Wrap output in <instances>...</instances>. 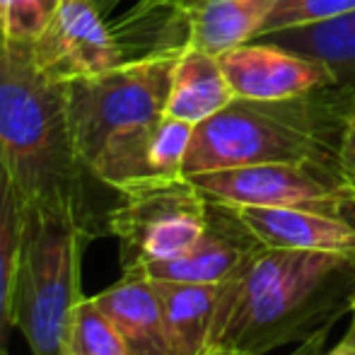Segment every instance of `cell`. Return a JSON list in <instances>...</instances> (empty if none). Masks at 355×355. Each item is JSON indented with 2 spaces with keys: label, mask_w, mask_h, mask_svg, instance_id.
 Wrapping results in <instances>:
<instances>
[{
  "label": "cell",
  "mask_w": 355,
  "mask_h": 355,
  "mask_svg": "<svg viewBox=\"0 0 355 355\" xmlns=\"http://www.w3.org/2000/svg\"><path fill=\"white\" fill-rule=\"evenodd\" d=\"M0 162L27 211L73 220L92 239L107 234L119 193L85 167L66 83L39 66L32 44L0 42Z\"/></svg>",
  "instance_id": "obj_1"
},
{
  "label": "cell",
  "mask_w": 355,
  "mask_h": 355,
  "mask_svg": "<svg viewBox=\"0 0 355 355\" xmlns=\"http://www.w3.org/2000/svg\"><path fill=\"white\" fill-rule=\"evenodd\" d=\"M355 257L261 247L218 290L208 348L266 355L302 343L351 312Z\"/></svg>",
  "instance_id": "obj_2"
},
{
  "label": "cell",
  "mask_w": 355,
  "mask_h": 355,
  "mask_svg": "<svg viewBox=\"0 0 355 355\" xmlns=\"http://www.w3.org/2000/svg\"><path fill=\"white\" fill-rule=\"evenodd\" d=\"M355 97L338 85L293 99L234 97L225 109L193 126L184 177L268 162H314L338 167Z\"/></svg>",
  "instance_id": "obj_3"
},
{
  "label": "cell",
  "mask_w": 355,
  "mask_h": 355,
  "mask_svg": "<svg viewBox=\"0 0 355 355\" xmlns=\"http://www.w3.org/2000/svg\"><path fill=\"white\" fill-rule=\"evenodd\" d=\"M179 51L128 58L121 66L66 83L68 116L85 167L114 191L145 179L150 141L167 116V99Z\"/></svg>",
  "instance_id": "obj_4"
},
{
  "label": "cell",
  "mask_w": 355,
  "mask_h": 355,
  "mask_svg": "<svg viewBox=\"0 0 355 355\" xmlns=\"http://www.w3.org/2000/svg\"><path fill=\"white\" fill-rule=\"evenodd\" d=\"M92 242L80 225L51 213L27 211L12 293V327L32 355H66L68 327L80 293V263Z\"/></svg>",
  "instance_id": "obj_5"
},
{
  "label": "cell",
  "mask_w": 355,
  "mask_h": 355,
  "mask_svg": "<svg viewBox=\"0 0 355 355\" xmlns=\"http://www.w3.org/2000/svg\"><path fill=\"white\" fill-rule=\"evenodd\" d=\"M208 225V198L189 177L145 179L119 191L107 234L121 244V268L187 254Z\"/></svg>",
  "instance_id": "obj_6"
},
{
  "label": "cell",
  "mask_w": 355,
  "mask_h": 355,
  "mask_svg": "<svg viewBox=\"0 0 355 355\" xmlns=\"http://www.w3.org/2000/svg\"><path fill=\"white\" fill-rule=\"evenodd\" d=\"M203 196L234 208H309L355 223V187L338 167L314 162H268L189 177Z\"/></svg>",
  "instance_id": "obj_7"
},
{
  "label": "cell",
  "mask_w": 355,
  "mask_h": 355,
  "mask_svg": "<svg viewBox=\"0 0 355 355\" xmlns=\"http://www.w3.org/2000/svg\"><path fill=\"white\" fill-rule=\"evenodd\" d=\"M32 46L39 66L63 83L128 61L97 0H58L46 32Z\"/></svg>",
  "instance_id": "obj_8"
},
{
  "label": "cell",
  "mask_w": 355,
  "mask_h": 355,
  "mask_svg": "<svg viewBox=\"0 0 355 355\" xmlns=\"http://www.w3.org/2000/svg\"><path fill=\"white\" fill-rule=\"evenodd\" d=\"M218 58L234 97L242 99H293L336 85V75L324 61L273 42L254 39Z\"/></svg>",
  "instance_id": "obj_9"
},
{
  "label": "cell",
  "mask_w": 355,
  "mask_h": 355,
  "mask_svg": "<svg viewBox=\"0 0 355 355\" xmlns=\"http://www.w3.org/2000/svg\"><path fill=\"white\" fill-rule=\"evenodd\" d=\"M261 247L263 244L239 218L237 208L208 198V225L201 239L182 257L145 263L136 271H143L155 281L220 285L232 278L239 266Z\"/></svg>",
  "instance_id": "obj_10"
},
{
  "label": "cell",
  "mask_w": 355,
  "mask_h": 355,
  "mask_svg": "<svg viewBox=\"0 0 355 355\" xmlns=\"http://www.w3.org/2000/svg\"><path fill=\"white\" fill-rule=\"evenodd\" d=\"M237 213L263 247L355 257V223L341 215L266 206H244Z\"/></svg>",
  "instance_id": "obj_11"
},
{
  "label": "cell",
  "mask_w": 355,
  "mask_h": 355,
  "mask_svg": "<svg viewBox=\"0 0 355 355\" xmlns=\"http://www.w3.org/2000/svg\"><path fill=\"white\" fill-rule=\"evenodd\" d=\"M119 329L131 355H169L162 302L155 281L143 271H123L121 281L94 295Z\"/></svg>",
  "instance_id": "obj_12"
},
{
  "label": "cell",
  "mask_w": 355,
  "mask_h": 355,
  "mask_svg": "<svg viewBox=\"0 0 355 355\" xmlns=\"http://www.w3.org/2000/svg\"><path fill=\"white\" fill-rule=\"evenodd\" d=\"M234 99L220 58L196 46H184L172 73L167 116L187 123H201Z\"/></svg>",
  "instance_id": "obj_13"
},
{
  "label": "cell",
  "mask_w": 355,
  "mask_h": 355,
  "mask_svg": "<svg viewBox=\"0 0 355 355\" xmlns=\"http://www.w3.org/2000/svg\"><path fill=\"white\" fill-rule=\"evenodd\" d=\"M208 0H138L112 24L128 58L182 51L189 42V12Z\"/></svg>",
  "instance_id": "obj_14"
},
{
  "label": "cell",
  "mask_w": 355,
  "mask_h": 355,
  "mask_svg": "<svg viewBox=\"0 0 355 355\" xmlns=\"http://www.w3.org/2000/svg\"><path fill=\"white\" fill-rule=\"evenodd\" d=\"M155 281V278H153ZM162 302L169 355H203L211 341L220 285L155 281Z\"/></svg>",
  "instance_id": "obj_15"
},
{
  "label": "cell",
  "mask_w": 355,
  "mask_h": 355,
  "mask_svg": "<svg viewBox=\"0 0 355 355\" xmlns=\"http://www.w3.org/2000/svg\"><path fill=\"white\" fill-rule=\"evenodd\" d=\"M278 0H208L189 12V42L213 56H223L259 37Z\"/></svg>",
  "instance_id": "obj_16"
},
{
  "label": "cell",
  "mask_w": 355,
  "mask_h": 355,
  "mask_svg": "<svg viewBox=\"0 0 355 355\" xmlns=\"http://www.w3.org/2000/svg\"><path fill=\"white\" fill-rule=\"evenodd\" d=\"M259 42L281 44L285 49L324 61L336 75L338 87L355 97V12L268 32L259 37Z\"/></svg>",
  "instance_id": "obj_17"
},
{
  "label": "cell",
  "mask_w": 355,
  "mask_h": 355,
  "mask_svg": "<svg viewBox=\"0 0 355 355\" xmlns=\"http://www.w3.org/2000/svg\"><path fill=\"white\" fill-rule=\"evenodd\" d=\"M27 206L17 184L0 162V355H10V331H12V293L17 278L19 252Z\"/></svg>",
  "instance_id": "obj_18"
},
{
  "label": "cell",
  "mask_w": 355,
  "mask_h": 355,
  "mask_svg": "<svg viewBox=\"0 0 355 355\" xmlns=\"http://www.w3.org/2000/svg\"><path fill=\"white\" fill-rule=\"evenodd\" d=\"M66 355H128L119 329L94 297H83L75 304Z\"/></svg>",
  "instance_id": "obj_19"
},
{
  "label": "cell",
  "mask_w": 355,
  "mask_h": 355,
  "mask_svg": "<svg viewBox=\"0 0 355 355\" xmlns=\"http://www.w3.org/2000/svg\"><path fill=\"white\" fill-rule=\"evenodd\" d=\"M58 0H0V42L37 44Z\"/></svg>",
  "instance_id": "obj_20"
},
{
  "label": "cell",
  "mask_w": 355,
  "mask_h": 355,
  "mask_svg": "<svg viewBox=\"0 0 355 355\" xmlns=\"http://www.w3.org/2000/svg\"><path fill=\"white\" fill-rule=\"evenodd\" d=\"M193 136V123L164 116L150 141V169L155 177H184V159Z\"/></svg>",
  "instance_id": "obj_21"
},
{
  "label": "cell",
  "mask_w": 355,
  "mask_h": 355,
  "mask_svg": "<svg viewBox=\"0 0 355 355\" xmlns=\"http://www.w3.org/2000/svg\"><path fill=\"white\" fill-rule=\"evenodd\" d=\"M348 12H355V0H278L268 19L263 22L259 37L268 32H278V29L341 17Z\"/></svg>",
  "instance_id": "obj_22"
},
{
  "label": "cell",
  "mask_w": 355,
  "mask_h": 355,
  "mask_svg": "<svg viewBox=\"0 0 355 355\" xmlns=\"http://www.w3.org/2000/svg\"><path fill=\"white\" fill-rule=\"evenodd\" d=\"M338 164H341V172L348 177V182L355 187V114L348 119L346 131H343L341 153H338Z\"/></svg>",
  "instance_id": "obj_23"
},
{
  "label": "cell",
  "mask_w": 355,
  "mask_h": 355,
  "mask_svg": "<svg viewBox=\"0 0 355 355\" xmlns=\"http://www.w3.org/2000/svg\"><path fill=\"white\" fill-rule=\"evenodd\" d=\"M329 331L331 329H322L319 334H314V336H309L307 341L297 343V348H295L290 355H322L324 351V341L329 338Z\"/></svg>",
  "instance_id": "obj_24"
},
{
  "label": "cell",
  "mask_w": 355,
  "mask_h": 355,
  "mask_svg": "<svg viewBox=\"0 0 355 355\" xmlns=\"http://www.w3.org/2000/svg\"><path fill=\"white\" fill-rule=\"evenodd\" d=\"M322 355H355V327H351L348 336L343 338V341L338 343L331 353H322Z\"/></svg>",
  "instance_id": "obj_25"
},
{
  "label": "cell",
  "mask_w": 355,
  "mask_h": 355,
  "mask_svg": "<svg viewBox=\"0 0 355 355\" xmlns=\"http://www.w3.org/2000/svg\"><path fill=\"white\" fill-rule=\"evenodd\" d=\"M121 3H123V0H97V5H99V10L104 12V17H107V15H112Z\"/></svg>",
  "instance_id": "obj_26"
},
{
  "label": "cell",
  "mask_w": 355,
  "mask_h": 355,
  "mask_svg": "<svg viewBox=\"0 0 355 355\" xmlns=\"http://www.w3.org/2000/svg\"><path fill=\"white\" fill-rule=\"evenodd\" d=\"M203 355H244V353L232 351V348H225V346H213V348H208Z\"/></svg>",
  "instance_id": "obj_27"
},
{
  "label": "cell",
  "mask_w": 355,
  "mask_h": 355,
  "mask_svg": "<svg viewBox=\"0 0 355 355\" xmlns=\"http://www.w3.org/2000/svg\"><path fill=\"white\" fill-rule=\"evenodd\" d=\"M351 312H353V327H355V300H353V307H351Z\"/></svg>",
  "instance_id": "obj_28"
},
{
  "label": "cell",
  "mask_w": 355,
  "mask_h": 355,
  "mask_svg": "<svg viewBox=\"0 0 355 355\" xmlns=\"http://www.w3.org/2000/svg\"><path fill=\"white\" fill-rule=\"evenodd\" d=\"M128 355H131V353H128Z\"/></svg>",
  "instance_id": "obj_29"
}]
</instances>
